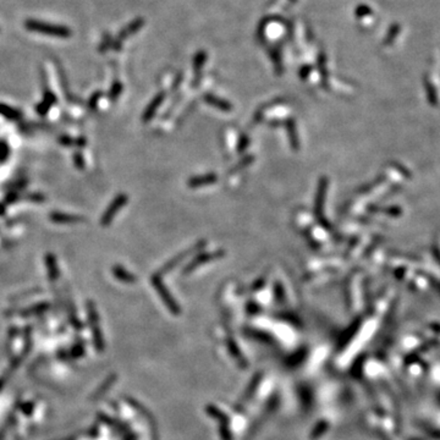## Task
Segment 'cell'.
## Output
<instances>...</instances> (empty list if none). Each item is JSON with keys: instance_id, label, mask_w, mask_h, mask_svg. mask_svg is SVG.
<instances>
[{"instance_id": "8992f818", "label": "cell", "mask_w": 440, "mask_h": 440, "mask_svg": "<svg viewBox=\"0 0 440 440\" xmlns=\"http://www.w3.org/2000/svg\"><path fill=\"white\" fill-rule=\"evenodd\" d=\"M143 25H144L143 19H136L135 21H132L131 24L127 26V27L124 28V30L120 32V34H119L118 39L115 40L114 43H113V47H114V50H120L121 42H123L124 39H126L127 37L132 36V34H135L136 32L140 31V28Z\"/></svg>"}, {"instance_id": "d4e9b609", "label": "cell", "mask_w": 440, "mask_h": 440, "mask_svg": "<svg viewBox=\"0 0 440 440\" xmlns=\"http://www.w3.org/2000/svg\"><path fill=\"white\" fill-rule=\"evenodd\" d=\"M113 44V40H112V38H110V36L108 34V36H105L104 37V39H103V42H102V44L99 45V50L102 51H105V50H108V48L110 47V45Z\"/></svg>"}, {"instance_id": "484cf974", "label": "cell", "mask_w": 440, "mask_h": 440, "mask_svg": "<svg viewBox=\"0 0 440 440\" xmlns=\"http://www.w3.org/2000/svg\"><path fill=\"white\" fill-rule=\"evenodd\" d=\"M9 155V147L5 143H0V161H4Z\"/></svg>"}, {"instance_id": "44dd1931", "label": "cell", "mask_w": 440, "mask_h": 440, "mask_svg": "<svg viewBox=\"0 0 440 440\" xmlns=\"http://www.w3.org/2000/svg\"><path fill=\"white\" fill-rule=\"evenodd\" d=\"M102 95H103L102 92H94V93L92 94V97L89 98V100H88V108L91 110H94L95 108H97V104H98V102H99V99Z\"/></svg>"}, {"instance_id": "9c48e42d", "label": "cell", "mask_w": 440, "mask_h": 440, "mask_svg": "<svg viewBox=\"0 0 440 440\" xmlns=\"http://www.w3.org/2000/svg\"><path fill=\"white\" fill-rule=\"evenodd\" d=\"M57 102H58L57 95H55L49 88H45L44 93H43V100L39 104H37L36 112L38 113L39 115H45Z\"/></svg>"}, {"instance_id": "7a4b0ae2", "label": "cell", "mask_w": 440, "mask_h": 440, "mask_svg": "<svg viewBox=\"0 0 440 440\" xmlns=\"http://www.w3.org/2000/svg\"><path fill=\"white\" fill-rule=\"evenodd\" d=\"M150 282H152L153 288H154L155 290H157V292L159 294V296H160V299L163 300L164 305L170 309V312H172L173 314H179V313H180V308H179L178 303H176L175 300L173 299V296H172V295H170L169 290H168V289L165 288V285L163 284V280H161V278L159 277L158 274H154L152 277V279H150Z\"/></svg>"}, {"instance_id": "ac0fdd59", "label": "cell", "mask_w": 440, "mask_h": 440, "mask_svg": "<svg viewBox=\"0 0 440 440\" xmlns=\"http://www.w3.org/2000/svg\"><path fill=\"white\" fill-rule=\"evenodd\" d=\"M270 58H271V62L275 65V70H277L278 75H282L283 74V64H282V55H280V51L278 50L277 48L270 49Z\"/></svg>"}, {"instance_id": "8fae6325", "label": "cell", "mask_w": 440, "mask_h": 440, "mask_svg": "<svg viewBox=\"0 0 440 440\" xmlns=\"http://www.w3.org/2000/svg\"><path fill=\"white\" fill-rule=\"evenodd\" d=\"M50 220L57 224H76V223L85 222V218L75 214H68L62 212H54L50 214Z\"/></svg>"}, {"instance_id": "5b68a950", "label": "cell", "mask_w": 440, "mask_h": 440, "mask_svg": "<svg viewBox=\"0 0 440 440\" xmlns=\"http://www.w3.org/2000/svg\"><path fill=\"white\" fill-rule=\"evenodd\" d=\"M204 244H205L204 241L198 242V244H196L195 246H193V247H191V248H189V250H186V251L182 252V253H180V256L174 257V258H173L172 260H169V262H168L167 264H165L164 267L161 268V270H160V271H161V273H167V271H170V270H172V269L175 268L176 265L179 264V263H181L182 260H184L185 258H186V257H189L190 254H195V253H197V252H198L199 250H202V248L204 247Z\"/></svg>"}, {"instance_id": "83f0119b", "label": "cell", "mask_w": 440, "mask_h": 440, "mask_svg": "<svg viewBox=\"0 0 440 440\" xmlns=\"http://www.w3.org/2000/svg\"><path fill=\"white\" fill-rule=\"evenodd\" d=\"M264 283H265V278L264 277L260 278L258 282H256V285H253V289H254V290H258V289L262 288L263 284H264Z\"/></svg>"}, {"instance_id": "ffe728a7", "label": "cell", "mask_w": 440, "mask_h": 440, "mask_svg": "<svg viewBox=\"0 0 440 440\" xmlns=\"http://www.w3.org/2000/svg\"><path fill=\"white\" fill-rule=\"evenodd\" d=\"M253 159H254V158L252 157V155H247V157L242 158L241 160L239 161V164L236 165V168H234L233 172H231V173H237V172H239V170L244 169V168H246V167H247L248 164H251L252 161H253Z\"/></svg>"}, {"instance_id": "f1b7e54d", "label": "cell", "mask_w": 440, "mask_h": 440, "mask_svg": "<svg viewBox=\"0 0 440 440\" xmlns=\"http://www.w3.org/2000/svg\"><path fill=\"white\" fill-rule=\"evenodd\" d=\"M17 198H19V196H17L16 193H10V195H8L7 197V201L10 202V203H13V202L16 201Z\"/></svg>"}, {"instance_id": "f546056e", "label": "cell", "mask_w": 440, "mask_h": 440, "mask_svg": "<svg viewBox=\"0 0 440 440\" xmlns=\"http://www.w3.org/2000/svg\"><path fill=\"white\" fill-rule=\"evenodd\" d=\"M290 2H291V3H296L297 0H290Z\"/></svg>"}, {"instance_id": "4fadbf2b", "label": "cell", "mask_w": 440, "mask_h": 440, "mask_svg": "<svg viewBox=\"0 0 440 440\" xmlns=\"http://www.w3.org/2000/svg\"><path fill=\"white\" fill-rule=\"evenodd\" d=\"M203 99L204 102H207L209 105L214 106V108L222 110V112L225 113H230L231 110H233V105H231V103H229L228 100L222 99V98L216 97V95L207 93L203 95Z\"/></svg>"}, {"instance_id": "cb8c5ba5", "label": "cell", "mask_w": 440, "mask_h": 440, "mask_svg": "<svg viewBox=\"0 0 440 440\" xmlns=\"http://www.w3.org/2000/svg\"><path fill=\"white\" fill-rule=\"evenodd\" d=\"M74 161H75V165H76V168H79V169H83V168H85V160H83V157L81 153H75Z\"/></svg>"}, {"instance_id": "7c38bea8", "label": "cell", "mask_w": 440, "mask_h": 440, "mask_svg": "<svg viewBox=\"0 0 440 440\" xmlns=\"http://www.w3.org/2000/svg\"><path fill=\"white\" fill-rule=\"evenodd\" d=\"M44 263H45V268H47L48 279L50 280L51 283L57 282V280L59 279L60 270H59V267H58L57 258H55L54 254L53 253H47V254H45Z\"/></svg>"}, {"instance_id": "ba28073f", "label": "cell", "mask_w": 440, "mask_h": 440, "mask_svg": "<svg viewBox=\"0 0 440 440\" xmlns=\"http://www.w3.org/2000/svg\"><path fill=\"white\" fill-rule=\"evenodd\" d=\"M218 181V175L214 173L204 174V175L199 176H193L187 181L190 189H201V187L208 186V185H212L214 182Z\"/></svg>"}, {"instance_id": "277c9868", "label": "cell", "mask_w": 440, "mask_h": 440, "mask_svg": "<svg viewBox=\"0 0 440 440\" xmlns=\"http://www.w3.org/2000/svg\"><path fill=\"white\" fill-rule=\"evenodd\" d=\"M223 256H224V251H222V250H220V251H214V252H205V253L197 254L195 258L191 260L189 264H187L186 267H185L184 271H182V273H184V275H187V274L192 273L193 270H196L197 268L201 267V265L204 264V263L210 262V260H214V259L222 258Z\"/></svg>"}, {"instance_id": "603a6c76", "label": "cell", "mask_w": 440, "mask_h": 440, "mask_svg": "<svg viewBox=\"0 0 440 440\" xmlns=\"http://www.w3.org/2000/svg\"><path fill=\"white\" fill-rule=\"evenodd\" d=\"M274 291H275V299L278 301H282L283 299H285V291H284L283 285L279 282L275 283Z\"/></svg>"}, {"instance_id": "4316f807", "label": "cell", "mask_w": 440, "mask_h": 440, "mask_svg": "<svg viewBox=\"0 0 440 440\" xmlns=\"http://www.w3.org/2000/svg\"><path fill=\"white\" fill-rule=\"evenodd\" d=\"M309 72H311V66H305V68L301 69V71H300V76H301V79L305 80L306 77L308 76Z\"/></svg>"}, {"instance_id": "7402d4cb", "label": "cell", "mask_w": 440, "mask_h": 440, "mask_svg": "<svg viewBox=\"0 0 440 440\" xmlns=\"http://www.w3.org/2000/svg\"><path fill=\"white\" fill-rule=\"evenodd\" d=\"M248 142H250V138H248L247 135H242L241 138H240L239 144H237V152L242 153L245 152L246 148H247L248 146Z\"/></svg>"}, {"instance_id": "d6986e66", "label": "cell", "mask_w": 440, "mask_h": 440, "mask_svg": "<svg viewBox=\"0 0 440 440\" xmlns=\"http://www.w3.org/2000/svg\"><path fill=\"white\" fill-rule=\"evenodd\" d=\"M121 92H123V85H121L119 81H115V82L113 83L112 88H110V92H109L110 100L115 102V100L119 98V95L121 94Z\"/></svg>"}, {"instance_id": "3957f363", "label": "cell", "mask_w": 440, "mask_h": 440, "mask_svg": "<svg viewBox=\"0 0 440 440\" xmlns=\"http://www.w3.org/2000/svg\"><path fill=\"white\" fill-rule=\"evenodd\" d=\"M127 202H129V196L125 195V193H120V195L115 197V198L112 201V203L109 204V207L105 209V212L103 213L102 219H100V224H102V227L104 228L109 227V225L112 224L113 220H114L115 215L123 209L124 205H125Z\"/></svg>"}, {"instance_id": "2e32d148", "label": "cell", "mask_w": 440, "mask_h": 440, "mask_svg": "<svg viewBox=\"0 0 440 440\" xmlns=\"http://www.w3.org/2000/svg\"><path fill=\"white\" fill-rule=\"evenodd\" d=\"M0 115L11 121H17L22 118V113L13 106H9L7 104L0 103Z\"/></svg>"}, {"instance_id": "6da1fadb", "label": "cell", "mask_w": 440, "mask_h": 440, "mask_svg": "<svg viewBox=\"0 0 440 440\" xmlns=\"http://www.w3.org/2000/svg\"><path fill=\"white\" fill-rule=\"evenodd\" d=\"M25 26L31 32L42 33L45 34V36L59 37V38H69L72 34L70 28L66 27V26L47 24V22L37 21V20H27L25 22Z\"/></svg>"}, {"instance_id": "9a60e30c", "label": "cell", "mask_w": 440, "mask_h": 440, "mask_svg": "<svg viewBox=\"0 0 440 440\" xmlns=\"http://www.w3.org/2000/svg\"><path fill=\"white\" fill-rule=\"evenodd\" d=\"M113 275H114L115 279L120 280V282L125 284H134L137 280V278L134 274L130 273L129 270H126L125 268L121 267V265H114L112 269Z\"/></svg>"}, {"instance_id": "5bb4252c", "label": "cell", "mask_w": 440, "mask_h": 440, "mask_svg": "<svg viewBox=\"0 0 440 440\" xmlns=\"http://www.w3.org/2000/svg\"><path fill=\"white\" fill-rule=\"evenodd\" d=\"M285 127L286 131H288L289 136V142H290V146L292 150H299L300 149V140H299V134H297L296 129V123L292 119L285 121Z\"/></svg>"}, {"instance_id": "52a82bcc", "label": "cell", "mask_w": 440, "mask_h": 440, "mask_svg": "<svg viewBox=\"0 0 440 440\" xmlns=\"http://www.w3.org/2000/svg\"><path fill=\"white\" fill-rule=\"evenodd\" d=\"M326 187H328V181H326L325 178H322L319 181V185H318L317 197H315V203H314L315 216H317V218L319 220H322L324 201H325Z\"/></svg>"}, {"instance_id": "30bf717a", "label": "cell", "mask_w": 440, "mask_h": 440, "mask_svg": "<svg viewBox=\"0 0 440 440\" xmlns=\"http://www.w3.org/2000/svg\"><path fill=\"white\" fill-rule=\"evenodd\" d=\"M164 97H165L164 93H159L153 98L152 102L148 104V106H147L146 110H144L143 115H142V121H143V123H148V121L152 120L153 117L155 115V113H157V110L159 109V106H160V104L163 103Z\"/></svg>"}, {"instance_id": "e0dca14e", "label": "cell", "mask_w": 440, "mask_h": 440, "mask_svg": "<svg viewBox=\"0 0 440 440\" xmlns=\"http://www.w3.org/2000/svg\"><path fill=\"white\" fill-rule=\"evenodd\" d=\"M205 60H207V54H205L203 50L198 51V53L196 54L195 60H193V70H195V74H196L197 83H198L199 81V72H201L202 66L204 65Z\"/></svg>"}]
</instances>
